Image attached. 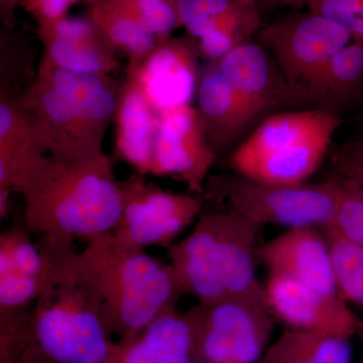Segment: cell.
Instances as JSON below:
<instances>
[{"label": "cell", "mask_w": 363, "mask_h": 363, "mask_svg": "<svg viewBox=\"0 0 363 363\" xmlns=\"http://www.w3.org/2000/svg\"><path fill=\"white\" fill-rule=\"evenodd\" d=\"M44 248L51 274L28 316L0 328V363H116L118 341L76 267L75 247Z\"/></svg>", "instance_id": "6da1fadb"}, {"label": "cell", "mask_w": 363, "mask_h": 363, "mask_svg": "<svg viewBox=\"0 0 363 363\" xmlns=\"http://www.w3.org/2000/svg\"><path fill=\"white\" fill-rule=\"evenodd\" d=\"M13 191L25 202L23 225L49 248L74 247L76 240L112 233L123 209L121 181L105 154L37 157L21 172Z\"/></svg>", "instance_id": "7a4b0ae2"}, {"label": "cell", "mask_w": 363, "mask_h": 363, "mask_svg": "<svg viewBox=\"0 0 363 363\" xmlns=\"http://www.w3.org/2000/svg\"><path fill=\"white\" fill-rule=\"evenodd\" d=\"M74 262L95 294L118 343L130 342L160 315L176 309L182 290L173 269L113 233L95 236Z\"/></svg>", "instance_id": "3957f363"}, {"label": "cell", "mask_w": 363, "mask_h": 363, "mask_svg": "<svg viewBox=\"0 0 363 363\" xmlns=\"http://www.w3.org/2000/svg\"><path fill=\"white\" fill-rule=\"evenodd\" d=\"M341 123L338 114L320 108L272 114L234 150L231 167L267 183L304 184L323 162Z\"/></svg>", "instance_id": "277c9868"}, {"label": "cell", "mask_w": 363, "mask_h": 363, "mask_svg": "<svg viewBox=\"0 0 363 363\" xmlns=\"http://www.w3.org/2000/svg\"><path fill=\"white\" fill-rule=\"evenodd\" d=\"M206 189L257 225L290 229L326 226L335 213L342 182L338 177L322 183L279 185L234 174L209 177Z\"/></svg>", "instance_id": "5b68a950"}, {"label": "cell", "mask_w": 363, "mask_h": 363, "mask_svg": "<svg viewBox=\"0 0 363 363\" xmlns=\"http://www.w3.org/2000/svg\"><path fill=\"white\" fill-rule=\"evenodd\" d=\"M194 363H257L269 347L272 314L267 303L225 298L184 313Z\"/></svg>", "instance_id": "8992f818"}, {"label": "cell", "mask_w": 363, "mask_h": 363, "mask_svg": "<svg viewBox=\"0 0 363 363\" xmlns=\"http://www.w3.org/2000/svg\"><path fill=\"white\" fill-rule=\"evenodd\" d=\"M123 209L112 231L131 247L169 248L202 214L204 196L164 190L142 175L121 181Z\"/></svg>", "instance_id": "52a82bcc"}, {"label": "cell", "mask_w": 363, "mask_h": 363, "mask_svg": "<svg viewBox=\"0 0 363 363\" xmlns=\"http://www.w3.org/2000/svg\"><path fill=\"white\" fill-rule=\"evenodd\" d=\"M255 39L271 52L286 80L305 89L329 60L352 40L342 26L311 11L264 26Z\"/></svg>", "instance_id": "ba28073f"}, {"label": "cell", "mask_w": 363, "mask_h": 363, "mask_svg": "<svg viewBox=\"0 0 363 363\" xmlns=\"http://www.w3.org/2000/svg\"><path fill=\"white\" fill-rule=\"evenodd\" d=\"M217 63L240 101L247 130L278 111L313 108L308 90L291 84L257 40L240 45Z\"/></svg>", "instance_id": "9c48e42d"}, {"label": "cell", "mask_w": 363, "mask_h": 363, "mask_svg": "<svg viewBox=\"0 0 363 363\" xmlns=\"http://www.w3.org/2000/svg\"><path fill=\"white\" fill-rule=\"evenodd\" d=\"M20 100L33 117L48 154L66 159L104 154L107 126L91 118L80 105L39 74Z\"/></svg>", "instance_id": "30bf717a"}, {"label": "cell", "mask_w": 363, "mask_h": 363, "mask_svg": "<svg viewBox=\"0 0 363 363\" xmlns=\"http://www.w3.org/2000/svg\"><path fill=\"white\" fill-rule=\"evenodd\" d=\"M215 159L197 108L189 105L160 114L150 175L175 179L189 193L203 194Z\"/></svg>", "instance_id": "8fae6325"}, {"label": "cell", "mask_w": 363, "mask_h": 363, "mask_svg": "<svg viewBox=\"0 0 363 363\" xmlns=\"http://www.w3.org/2000/svg\"><path fill=\"white\" fill-rule=\"evenodd\" d=\"M210 233L212 262L225 298L267 303L266 289L255 272L260 226L229 208L202 213Z\"/></svg>", "instance_id": "7c38bea8"}, {"label": "cell", "mask_w": 363, "mask_h": 363, "mask_svg": "<svg viewBox=\"0 0 363 363\" xmlns=\"http://www.w3.org/2000/svg\"><path fill=\"white\" fill-rule=\"evenodd\" d=\"M177 9L181 26L208 62L252 42L264 26L257 0H177Z\"/></svg>", "instance_id": "4fadbf2b"}, {"label": "cell", "mask_w": 363, "mask_h": 363, "mask_svg": "<svg viewBox=\"0 0 363 363\" xmlns=\"http://www.w3.org/2000/svg\"><path fill=\"white\" fill-rule=\"evenodd\" d=\"M199 56L192 38L169 37L138 65L130 66L128 75L161 114L192 104L199 79Z\"/></svg>", "instance_id": "5bb4252c"}, {"label": "cell", "mask_w": 363, "mask_h": 363, "mask_svg": "<svg viewBox=\"0 0 363 363\" xmlns=\"http://www.w3.org/2000/svg\"><path fill=\"white\" fill-rule=\"evenodd\" d=\"M264 289L269 311L289 328L346 339L357 334L359 319L339 295L318 292L278 274H269Z\"/></svg>", "instance_id": "9a60e30c"}, {"label": "cell", "mask_w": 363, "mask_h": 363, "mask_svg": "<svg viewBox=\"0 0 363 363\" xmlns=\"http://www.w3.org/2000/svg\"><path fill=\"white\" fill-rule=\"evenodd\" d=\"M269 274L288 277L326 295H339L328 243L314 227L290 228L257 250Z\"/></svg>", "instance_id": "2e32d148"}, {"label": "cell", "mask_w": 363, "mask_h": 363, "mask_svg": "<svg viewBox=\"0 0 363 363\" xmlns=\"http://www.w3.org/2000/svg\"><path fill=\"white\" fill-rule=\"evenodd\" d=\"M45 60L77 73L108 76L118 66L116 50L89 16H66L39 28Z\"/></svg>", "instance_id": "e0dca14e"}, {"label": "cell", "mask_w": 363, "mask_h": 363, "mask_svg": "<svg viewBox=\"0 0 363 363\" xmlns=\"http://www.w3.org/2000/svg\"><path fill=\"white\" fill-rule=\"evenodd\" d=\"M160 113L130 75L121 88L116 117V152L138 175H150Z\"/></svg>", "instance_id": "ac0fdd59"}, {"label": "cell", "mask_w": 363, "mask_h": 363, "mask_svg": "<svg viewBox=\"0 0 363 363\" xmlns=\"http://www.w3.org/2000/svg\"><path fill=\"white\" fill-rule=\"evenodd\" d=\"M196 97L205 133L216 154L247 133L240 101L217 61L200 67Z\"/></svg>", "instance_id": "d6986e66"}, {"label": "cell", "mask_w": 363, "mask_h": 363, "mask_svg": "<svg viewBox=\"0 0 363 363\" xmlns=\"http://www.w3.org/2000/svg\"><path fill=\"white\" fill-rule=\"evenodd\" d=\"M33 117L20 98L1 93L0 100V196L11 197L16 179L37 157L47 155Z\"/></svg>", "instance_id": "ffe728a7"}, {"label": "cell", "mask_w": 363, "mask_h": 363, "mask_svg": "<svg viewBox=\"0 0 363 363\" xmlns=\"http://www.w3.org/2000/svg\"><path fill=\"white\" fill-rule=\"evenodd\" d=\"M118 344L116 363H194L190 325L176 309L160 315L130 342Z\"/></svg>", "instance_id": "44dd1931"}, {"label": "cell", "mask_w": 363, "mask_h": 363, "mask_svg": "<svg viewBox=\"0 0 363 363\" xmlns=\"http://www.w3.org/2000/svg\"><path fill=\"white\" fill-rule=\"evenodd\" d=\"M307 90L313 108L333 113L359 96L363 91V40H352L334 55Z\"/></svg>", "instance_id": "7402d4cb"}, {"label": "cell", "mask_w": 363, "mask_h": 363, "mask_svg": "<svg viewBox=\"0 0 363 363\" xmlns=\"http://www.w3.org/2000/svg\"><path fill=\"white\" fill-rule=\"evenodd\" d=\"M350 339L286 328L257 363H351Z\"/></svg>", "instance_id": "603a6c76"}, {"label": "cell", "mask_w": 363, "mask_h": 363, "mask_svg": "<svg viewBox=\"0 0 363 363\" xmlns=\"http://www.w3.org/2000/svg\"><path fill=\"white\" fill-rule=\"evenodd\" d=\"M87 16L117 52L130 57V66L140 63L161 42L119 0H104L91 6Z\"/></svg>", "instance_id": "cb8c5ba5"}, {"label": "cell", "mask_w": 363, "mask_h": 363, "mask_svg": "<svg viewBox=\"0 0 363 363\" xmlns=\"http://www.w3.org/2000/svg\"><path fill=\"white\" fill-rule=\"evenodd\" d=\"M326 233L339 296L345 302L363 305V245Z\"/></svg>", "instance_id": "d4e9b609"}, {"label": "cell", "mask_w": 363, "mask_h": 363, "mask_svg": "<svg viewBox=\"0 0 363 363\" xmlns=\"http://www.w3.org/2000/svg\"><path fill=\"white\" fill-rule=\"evenodd\" d=\"M340 179L342 190L338 205L325 229L363 245V188L354 181Z\"/></svg>", "instance_id": "484cf974"}, {"label": "cell", "mask_w": 363, "mask_h": 363, "mask_svg": "<svg viewBox=\"0 0 363 363\" xmlns=\"http://www.w3.org/2000/svg\"><path fill=\"white\" fill-rule=\"evenodd\" d=\"M160 40L180 28L177 0H119Z\"/></svg>", "instance_id": "4316f807"}, {"label": "cell", "mask_w": 363, "mask_h": 363, "mask_svg": "<svg viewBox=\"0 0 363 363\" xmlns=\"http://www.w3.org/2000/svg\"><path fill=\"white\" fill-rule=\"evenodd\" d=\"M307 9L342 26L352 40H363V0H315Z\"/></svg>", "instance_id": "83f0119b"}, {"label": "cell", "mask_w": 363, "mask_h": 363, "mask_svg": "<svg viewBox=\"0 0 363 363\" xmlns=\"http://www.w3.org/2000/svg\"><path fill=\"white\" fill-rule=\"evenodd\" d=\"M338 177L354 181L363 188V142L345 143L332 157Z\"/></svg>", "instance_id": "f1b7e54d"}, {"label": "cell", "mask_w": 363, "mask_h": 363, "mask_svg": "<svg viewBox=\"0 0 363 363\" xmlns=\"http://www.w3.org/2000/svg\"><path fill=\"white\" fill-rule=\"evenodd\" d=\"M78 0H23V6L45 28L68 16L69 11Z\"/></svg>", "instance_id": "f546056e"}, {"label": "cell", "mask_w": 363, "mask_h": 363, "mask_svg": "<svg viewBox=\"0 0 363 363\" xmlns=\"http://www.w3.org/2000/svg\"><path fill=\"white\" fill-rule=\"evenodd\" d=\"M23 0H0V16L7 30H13L16 25V11L23 6Z\"/></svg>", "instance_id": "4dcf8cb0"}, {"label": "cell", "mask_w": 363, "mask_h": 363, "mask_svg": "<svg viewBox=\"0 0 363 363\" xmlns=\"http://www.w3.org/2000/svg\"><path fill=\"white\" fill-rule=\"evenodd\" d=\"M264 6H292L298 9V0H266Z\"/></svg>", "instance_id": "1f68e13d"}, {"label": "cell", "mask_w": 363, "mask_h": 363, "mask_svg": "<svg viewBox=\"0 0 363 363\" xmlns=\"http://www.w3.org/2000/svg\"><path fill=\"white\" fill-rule=\"evenodd\" d=\"M357 333L360 336V338L363 339V318L358 320Z\"/></svg>", "instance_id": "d6a6232c"}, {"label": "cell", "mask_w": 363, "mask_h": 363, "mask_svg": "<svg viewBox=\"0 0 363 363\" xmlns=\"http://www.w3.org/2000/svg\"><path fill=\"white\" fill-rule=\"evenodd\" d=\"M315 0H298V9H302V7H308L310 4H312Z\"/></svg>", "instance_id": "836d02e7"}, {"label": "cell", "mask_w": 363, "mask_h": 363, "mask_svg": "<svg viewBox=\"0 0 363 363\" xmlns=\"http://www.w3.org/2000/svg\"><path fill=\"white\" fill-rule=\"evenodd\" d=\"M84 1L90 4L91 6H94V4H99V2L104 1V0H84Z\"/></svg>", "instance_id": "e575fe53"}, {"label": "cell", "mask_w": 363, "mask_h": 363, "mask_svg": "<svg viewBox=\"0 0 363 363\" xmlns=\"http://www.w3.org/2000/svg\"><path fill=\"white\" fill-rule=\"evenodd\" d=\"M257 1L259 2L260 7L264 6V4H266V0H257Z\"/></svg>", "instance_id": "d590c367"}, {"label": "cell", "mask_w": 363, "mask_h": 363, "mask_svg": "<svg viewBox=\"0 0 363 363\" xmlns=\"http://www.w3.org/2000/svg\"><path fill=\"white\" fill-rule=\"evenodd\" d=\"M359 363H363V357H362V362H360Z\"/></svg>", "instance_id": "8d00e7d4"}, {"label": "cell", "mask_w": 363, "mask_h": 363, "mask_svg": "<svg viewBox=\"0 0 363 363\" xmlns=\"http://www.w3.org/2000/svg\"><path fill=\"white\" fill-rule=\"evenodd\" d=\"M362 140V142H363V138H362V140Z\"/></svg>", "instance_id": "74e56055"}]
</instances>
